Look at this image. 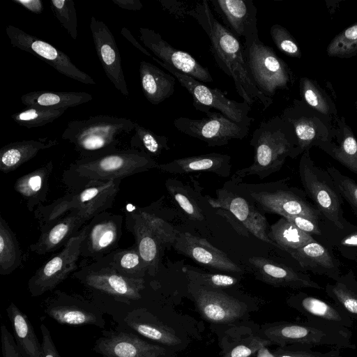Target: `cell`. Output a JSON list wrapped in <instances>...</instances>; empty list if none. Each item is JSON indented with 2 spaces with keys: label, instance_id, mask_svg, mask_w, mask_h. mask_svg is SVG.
I'll list each match as a JSON object with an SVG mask.
<instances>
[{
  "label": "cell",
  "instance_id": "obj_16",
  "mask_svg": "<svg viewBox=\"0 0 357 357\" xmlns=\"http://www.w3.org/2000/svg\"><path fill=\"white\" fill-rule=\"evenodd\" d=\"M123 219L122 215L107 211L95 215L88 222L80 256L96 261L118 249Z\"/></svg>",
  "mask_w": 357,
  "mask_h": 357
},
{
  "label": "cell",
  "instance_id": "obj_40",
  "mask_svg": "<svg viewBox=\"0 0 357 357\" xmlns=\"http://www.w3.org/2000/svg\"><path fill=\"white\" fill-rule=\"evenodd\" d=\"M22 264V253L14 232L0 216V274L8 275Z\"/></svg>",
  "mask_w": 357,
  "mask_h": 357
},
{
  "label": "cell",
  "instance_id": "obj_28",
  "mask_svg": "<svg viewBox=\"0 0 357 357\" xmlns=\"http://www.w3.org/2000/svg\"><path fill=\"white\" fill-rule=\"evenodd\" d=\"M124 322L141 337L158 342L167 348L181 345V339L176 331L162 323L144 308H137L128 313Z\"/></svg>",
  "mask_w": 357,
  "mask_h": 357
},
{
  "label": "cell",
  "instance_id": "obj_55",
  "mask_svg": "<svg viewBox=\"0 0 357 357\" xmlns=\"http://www.w3.org/2000/svg\"><path fill=\"white\" fill-rule=\"evenodd\" d=\"M161 8L175 19L183 21L190 17L192 6L187 1L179 0H158Z\"/></svg>",
  "mask_w": 357,
  "mask_h": 357
},
{
  "label": "cell",
  "instance_id": "obj_18",
  "mask_svg": "<svg viewBox=\"0 0 357 357\" xmlns=\"http://www.w3.org/2000/svg\"><path fill=\"white\" fill-rule=\"evenodd\" d=\"M206 199L213 208L229 213L233 220H236L258 239L278 248L268 238L266 218L255 204L225 188L216 190L215 198L206 195Z\"/></svg>",
  "mask_w": 357,
  "mask_h": 357
},
{
  "label": "cell",
  "instance_id": "obj_36",
  "mask_svg": "<svg viewBox=\"0 0 357 357\" xmlns=\"http://www.w3.org/2000/svg\"><path fill=\"white\" fill-rule=\"evenodd\" d=\"M93 96L86 92L35 91L21 96L22 102L26 107L52 109H68L88 102Z\"/></svg>",
  "mask_w": 357,
  "mask_h": 357
},
{
  "label": "cell",
  "instance_id": "obj_5",
  "mask_svg": "<svg viewBox=\"0 0 357 357\" xmlns=\"http://www.w3.org/2000/svg\"><path fill=\"white\" fill-rule=\"evenodd\" d=\"M261 336L283 347L303 344L355 349L350 329L307 319L305 322L279 321L261 326Z\"/></svg>",
  "mask_w": 357,
  "mask_h": 357
},
{
  "label": "cell",
  "instance_id": "obj_56",
  "mask_svg": "<svg viewBox=\"0 0 357 357\" xmlns=\"http://www.w3.org/2000/svg\"><path fill=\"white\" fill-rule=\"evenodd\" d=\"M1 342L3 357H23L16 342L6 325L1 326Z\"/></svg>",
  "mask_w": 357,
  "mask_h": 357
},
{
  "label": "cell",
  "instance_id": "obj_62",
  "mask_svg": "<svg viewBox=\"0 0 357 357\" xmlns=\"http://www.w3.org/2000/svg\"><path fill=\"white\" fill-rule=\"evenodd\" d=\"M320 357H347L342 354L340 349H333L327 352L322 353Z\"/></svg>",
  "mask_w": 357,
  "mask_h": 357
},
{
  "label": "cell",
  "instance_id": "obj_51",
  "mask_svg": "<svg viewBox=\"0 0 357 357\" xmlns=\"http://www.w3.org/2000/svg\"><path fill=\"white\" fill-rule=\"evenodd\" d=\"M326 170L331 176L340 194L357 216V183L333 166L327 167Z\"/></svg>",
  "mask_w": 357,
  "mask_h": 357
},
{
  "label": "cell",
  "instance_id": "obj_3",
  "mask_svg": "<svg viewBox=\"0 0 357 357\" xmlns=\"http://www.w3.org/2000/svg\"><path fill=\"white\" fill-rule=\"evenodd\" d=\"M292 126L281 117L275 116L260 123L254 130L250 145L255 156L252 165L236 171L232 176L239 181L254 175L264 178L278 172L287 157H295L297 140Z\"/></svg>",
  "mask_w": 357,
  "mask_h": 357
},
{
  "label": "cell",
  "instance_id": "obj_26",
  "mask_svg": "<svg viewBox=\"0 0 357 357\" xmlns=\"http://www.w3.org/2000/svg\"><path fill=\"white\" fill-rule=\"evenodd\" d=\"M287 302L289 307L297 310L306 319H314L349 329L354 326V321L337 305L305 292L300 291L291 295Z\"/></svg>",
  "mask_w": 357,
  "mask_h": 357
},
{
  "label": "cell",
  "instance_id": "obj_17",
  "mask_svg": "<svg viewBox=\"0 0 357 357\" xmlns=\"http://www.w3.org/2000/svg\"><path fill=\"white\" fill-rule=\"evenodd\" d=\"M188 290L202 317L214 324H231L248 312L244 302L219 289L190 282Z\"/></svg>",
  "mask_w": 357,
  "mask_h": 357
},
{
  "label": "cell",
  "instance_id": "obj_44",
  "mask_svg": "<svg viewBox=\"0 0 357 357\" xmlns=\"http://www.w3.org/2000/svg\"><path fill=\"white\" fill-rule=\"evenodd\" d=\"M66 109L43 108L26 107L25 109L11 115V118L18 125L27 128L43 126L59 118Z\"/></svg>",
  "mask_w": 357,
  "mask_h": 357
},
{
  "label": "cell",
  "instance_id": "obj_21",
  "mask_svg": "<svg viewBox=\"0 0 357 357\" xmlns=\"http://www.w3.org/2000/svg\"><path fill=\"white\" fill-rule=\"evenodd\" d=\"M89 27L96 54L105 75L114 87L126 98H128L129 91L121 55L112 33L103 22L94 16L91 17Z\"/></svg>",
  "mask_w": 357,
  "mask_h": 357
},
{
  "label": "cell",
  "instance_id": "obj_23",
  "mask_svg": "<svg viewBox=\"0 0 357 357\" xmlns=\"http://www.w3.org/2000/svg\"><path fill=\"white\" fill-rule=\"evenodd\" d=\"M223 25L237 38L244 42L259 37L257 8L252 0H211Z\"/></svg>",
  "mask_w": 357,
  "mask_h": 357
},
{
  "label": "cell",
  "instance_id": "obj_31",
  "mask_svg": "<svg viewBox=\"0 0 357 357\" xmlns=\"http://www.w3.org/2000/svg\"><path fill=\"white\" fill-rule=\"evenodd\" d=\"M53 167L52 161H49L16 180L14 189L25 200L30 212H33L37 207L45 205Z\"/></svg>",
  "mask_w": 357,
  "mask_h": 357
},
{
  "label": "cell",
  "instance_id": "obj_13",
  "mask_svg": "<svg viewBox=\"0 0 357 357\" xmlns=\"http://www.w3.org/2000/svg\"><path fill=\"white\" fill-rule=\"evenodd\" d=\"M273 187L271 190L249 192L250 199L258 208L281 217L300 215L320 222L322 216L319 211L307 199L304 190L289 187L283 181Z\"/></svg>",
  "mask_w": 357,
  "mask_h": 357
},
{
  "label": "cell",
  "instance_id": "obj_38",
  "mask_svg": "<svg viewBox=\"0 0 357 357\" xmlns=\"http://www.w3.org/2000/svg\"><path fill=\"white\" fill-rule=\"evenodd\" d=\"M268 236L279 249L289 254L315 240L284 217L271 226Z\"/></svg>",
  "mask_w": 357,
  "mask_h": 357
},
{
  "label": "cell",
  "instance_id": "obj_64",
  "mask_svg": "<svg viewBox=\"0 0 357 357\" xmlns=\"http://www.w3.org/2000/svg\"><path fill=\"white\" fill-rule=\"evenodd\" d=\"M356 111H357V101L356 102Z\"/></svg>",
  "mask_w": 357,
  "mask_h": 357
},
{
  "label": "cell",
  "instance_id": "obj_52",
  "mask_svg": "<svg viewBox=\"0 0 357 357\" xmlns=\"http://www.w3.org/2000/svg\"><path fill=\"white\" fill-rule=\"evenodd\" d=\"M300 89L302 97L310 106L324 114L330 112L328 99L314 81L302 77L300 81Z\"/></svg>",
  "mask_w": 357,
  "mask_h": 357
},
{
  "label": "cell",
  "instance_id": "obj_32",
  "mask_svg": "<svg viewBox=\"0 0 357 357\" xmlns=\"http://www.w3.org/2000/svg\"><path fill=\"white\" fill-rule=\"evenodd\" d=\"M141 86L147 100L158 105L172 96L176 79L156 66L142 61L139 68Z\"/></svg>",
  "mask_w": 357,
  "mask_h": 357
},
{
  "label": "cell",
  "instance_id": "obj_12",
  "mask_svg": "<svg viewBox=\"0 0 357 357\" xmlns=\"http://www.w3.org/2000/svg\"><path fill=\"white\" fill-rule=\"evenodd\" d=\"M173 124L180 132L205 142L208 146H221L231 139H243L250 130L249 126L236 123L222 113L213 111L201 119L178 117Z\"/></svg>",
  "mask_w": 357,
  "mask_h": 357
},
{
  "label": "cell",
  "instance_id": "obj_19",
  "mask_svg": "<svg viewBox=\"0 0 357 357\" xmlns=\"http://www.w3.org/2000/svg\"><path fill=\"white\" fill-rule=\"evenodd\" d=\"M93 350L102 357H175L168 348L123 331L103 332L96 341Z\"/></svg>",
  "mask_w": 357,
  "mask_h": 357
},
{
  "label": "cell",
  "instance_id": "obj_9",
  "mask_svg": "<svg viewBox=\"0 0 357 357\" xmlns=\"http://www.w3.org/2000/svg\"><path fill=\"white\" fill-rule=\"evenodd\" d=\"M153 60L173 75L189 92L192 98L193 106L197 110L206 114L213 108L236 123L250 126L254 119L249 116L251 106L246 102L231 100L220 89L207 86L194 77L183 74L162 63L156 57Z\"/></svg>",
  "mask_w": 357,
  "mask_h": 357
},
{
  "label": "cell",
  "instance_id": "obj_10",
  "mask_svg": "<svg viewBox=\"0 0 357 357\" xmlns=\"http://www.w3.org/2000/svg\"><path fill=\"white\" fill-rule=\"evenodd\" d=\"M87 287L113 297L116 301L130 304L142 298L145 280L124 275L109 266L94 261L82 266L73 275Z\"/></svg>",
  "mask_w": 357,
  "mask_h": 357
},
{
  "label": "cell",
  "instance_id": "obj_34",
  "mask_svg": "<svg viewBox=\"0 0 357 357\" xmlns=\"http://www.w3.org/2000/svg\"><path fill=\"white\" fill-rule=\"evenodd\" d=\"M6 310L15 341L23 357H42V344L27 315L14 303H11Z\"/></svg>",
  "mask_w": 357,
  "mask_h": 357
},
{
  "label": "cell",
  "instance_id": "obj_24",
  "mask_svg": "<svg viewBox=\"0 0 357 357\" xmlns=\"http://www.w3.org/2000/svg\"><path fill=\"white\" fill-rule=\"evenodd\" d=\"M173 246L178 252L202 265L225 272L243 273L227 254L188 232L177 231Z\"/></svg>",
  "mask_w": 357,
  "mask_h": 357
},
{
  "label": "cell",
  "instance_id": "obj_35",
  "mask_svg": "<svg viewBox=\"0 0 357 357\" xmlns=\"http://www.w3.org/2000/svg\"><path fill=\"white\" fill-rule=\"evenodd\" d=\"M319 227L321 235L318 237L323 241L324 245L357 264V225L348 221L343 229H339L322 217Z\"/></svg>",
  "mask_w": 357,
  "mask_h": 357
},
{
  "label": "cell",
  "instance_id": "obj_11",
  "mask_svg": "<svg viewBox=\"0 0 357 357\" xmlns=\"http://www.w3.org/2000/svg\"><path fill=\"white\" fill-rule=\"evenodd\" d=\"M87 230L85 225L62 250L42 265L28 281L31 296L37 297L52 291L77 268L80 248Z\"/></svg>",
  "mask_w": 357,
  "mask_h": 357
},
{
  "label": "cell",
  "instance_id": "obj_49",
  "mask_svg": "<svg viewBox=\"0 0 357 357\" xmlns=\"http://www.w3.org/2000/svg\"><path fill=\"white\" fill-rule=\"evenodd\" d=\"M52 10L59 23L67 31L71 38H77V17L73 0H52Z\"/></svg>",
  "mask_w": 357,
  "mask_h": 357
},
{
  "label": "cell",
  "instance_id": "obj_22",
  "mask_svg": "<svg viewBox=\"0 0 357 357\" xmlns=\"http://www.w3.org/2000/svg\"><path fill=\"white\" fill-rule=\"evenodd\" d=\"M255 277L268 284L294 289L310 288L323 290L305 271L261 257L248 259Z\"/></svg>",
  "mask_w": 357,
  "mask_h": 357
},
{
  "label": "cell",
  "instance_id": "obj_54",
  "mask_svg": "<svg viewBox=\"0 0 357 357\" xmlns=\"http://www.w3.org/2000/svg\"><path fill=\"white\" fill-rule=\"evenodd\" d=\"M273 354V357H320L322 354L312 350L311 347L303 344L279 347Z\"/></svg>",
  "mask_w": 357,
  "mask_h": 357
},
{
  "label": "cell",
  "instance_id": "obj_48",
  "mask_svg": "<svg viewBox=\"0 0 357 357\" xmlns=\"http://www.w3.org/2000/svg\"><path fill=\"white\" fill-rule=\"evenodd\" d=\"M133 213L158 238L164 247L174 245L177 231L165 220L142 208L134 209Z\"/></svg>",
  "mask_w": 357,
  "mask_h": 357
},
{
  "label": "cell",
  "instance_id": "obj_29",
  "mask_svg": "<svg viewBox=\"0 0 357 357\" xmlns=\"http://www.w3.org/2000/svg\"><path fill=\"white\" fill-rule=\"evenodd\" d=\"M230 161L229 155L212 153L174 159L167 163L159 164L158 169L174 174L206 172L227 177L231 172Z\"/></svg>",
  "mask_w": 357,
  "mask_h": 357
},
{
  "label": "cell",
  "instance_id": "obj_61",
  "mask_svg": "<svg viewBox=\"0 0 357 357\" xmlns=\"http://www.w3.org/2000/svg\"><path fill=\"white\" fill-rule=\"evenodd\" d=\"M114 3L121 8L132 10L138 11L140 10L143 6L139 0H112Z\"/></svg>",
  "mask_w": 357,
  "mask_h": 357
},
{
  "label": "cell",
  "instance_id": "obj_57",
  "mask_svg": "<svg viewBox=\"0 0 357 357\" xmlns=\"http://www.w3.org/2000/svg\"><path fill=\"white\" fill-rule=\"evenodd\" d=\"M284 218L301 231L312 236L321 235L319 222L300 215H287Z\"/></svg>",
  "mask_w": 357,
  "mask_h": 357
},
{
  "label": "cell",
  "instance_id": "obj_4",
  "mask_svg": "<svg viewBox=\"0 0 357 357\" xmlns=\"http://www.w3.org/2000/svg\"><path fill=\"white\" fill-rule=\"evenodd\" d=\"M134 123L129 119L109 115L73 120L61 138L73 145L79 158L98 156L119 150L123 138L134 130Z\"/></svg>",
  "mask_w": 357,
  "mask_h": 357
},
{
  "label": "cell",
  "instance_id": "obj_53",
  "mask_svg": "<svg viewBox=\"0 0 357 357\" xmlns=\"http://www.w3.org/2000/svg\"><path fill=\"white\" fill-rule=\"evenodd\" d=\"M270 34L280 52L290 57H301L298 43L286 28L278 24H273L271 27Z\"/></svg>",
  "mask_w": 357,
  "mask_h": 357
},
{
  "label": "cell",
  "instance_id": "obj_20",
  "mask_svg": "<svg viewBox=\"0 0 357 357\" xmlns=\"http://www.w3.org/2000/svg\"><path fill=\"white\" fill-rule=\"evenodd\" d=\"M139 31V38L143 45L162 63L201 82H213V77L208 68L203 66L193 56L174 48L163 39L160 33L153 29L140 27Z\"/></svg>",
  "mask_w": 357,
  "mask_h": 357
},
{
  "label": "cell",
  "instance_id": "obj_45",
  "mask_svg": "<svg viewBox=\"0 0 357 357\" xmlns=\"http://www.w3.org/2000/svg\"><path fill=\"white\" fill-rule=\"evenodd\" d=\"M168 179L166 182L167 189L177 202L181 208L189 219L195 221H203L205 216L203 211L182 183Z\"/></svg>",
  "mask_w": 357,
  "mask_h": 357
},
{
  "label": "cell",
  "instance_id": "obj_39",
  "mask_svg": "<svg viewBox=\"0 0 357 357\" xmlns=\"http://www.w3.org/2000/svg\"><path fill=\"white\" fill-rule=\"evenodd\" d=\"M96 262L109 266L132 278H144L147 268L135 245L126 249H116Z\"/></svg>",
  "mask_w": 357,
  "mask_h": 357
},
{
  "label": "cell",
  "instance_id": "obj_25",
  "mask_svg": "<svg viewBox=\"0 0 357 357\" xmlns=\"http://www.w3.org/2000/svg\"><path fill=\"white\" fill-rule=\"evenodd\" d=\"M93 218L77 210L68 213L42 231L37 241L29 245L30 250L40 255L54 252L63 248Z\"/></svg>",
  "mask_w": 357,
  "mask_h": 357
},
{
  "label": "cell",
  "instance_id": "obj_2",
  "mask_svg": "<svg viewBox=\"0 0 357 357\" xmlns=\"http://www.w3.org/2000/svg\"><path fill=\"white\" fill-rule=\"evenodd\" d=\"M158 163L147 154L132 149L79 158L64 170L62 182L68 190L93 183L123 179L133 174L158 169Z\"/></svg>",
  "mask_w": 357,
  "mask_h": 357
},
{
  "label": "cell",
  "instance_id": "obj_47",
  "mask_svg": "<svg viewBox=\"0 0 357 357\" xmlns=\"http://www.w3.org/2000/svg\"><path fill=\"white\" fill-rule=\"evenodd\" d=\"M190 282L213 289L228 288L236 285L238 280L231 275L205 273L186 266L183 268Z\"/></svg>",
  "mask_w": 357,
  "mask_h": 357
},
{
  "label": "cell",
  "instance_id": "obj_37",
  "mask_svg": "<svg viewBox=\"0 0 357 357\" xmlns=\"http://www.w3.org/2000/svg\"><path fill=\"white\" fill-rule=\"evenodd\" d=\"M324 291L354 322H357V276L352 270L342 274L333 283H328Z\"/></svg>",
  "mask_w": 357,
  "mask_h": 357
},
{
  "label": "cell",
  "instance_id": "obj_59",
  "mask_svg": "<svg viewBox=\"0 0 357 357\" xmlns=\"http://www.w3.org/2000/svg\"><path fill=\"white\" fill-rule=\"evenodd\" d=\"M13 1L35 14H40L43 10V3L41 0H13Z\"/></svg>",
  "mask_w": 357,
  "mask_h": 357
},
{
  "label": "cell",
  "instance_id": "obj_42",
  "mask_svg": "<svg viewBox=\"0 0 357 357\" xmlns=\"http://www.w3.org/2000/svg\"><path fill=\"white\" fill-rule=\"evenodd\" d=\"M281 118L288 121L294 128L297 140L295 157L307 151L315 142H319L317 145L323 142L319 136L317 126L311 119L298 116L291 108H287Z\"/></svg>",
  "mask_w": 357,
  "mask_h": 357
},
{
  "label": "cell",
  "instance_id": "obj_15",
  "mask_svg": "<svg viewBox=\"0 0 357 357\" xmlns=\"http://www.w3.org/2000/svg\"><path fill=\"white\" fill-rule=\"evenodd\" d=\"M42 307L47 316L61 325L105 326L102 311L79 296L56 291L43 301Z\"/></svg>",
  "mask_w": 357,
  "mask_h": 357
},
{
  "label": "cell",
  "instance_id": "obj_33",
  "mask_svg": "<svg viewBox=\"0 0 357 357\" xmlns=\"http://www.w3.org/2000/svg\"><path fill=\"white\" fill-rule=\"evenodd\" d=\"M58 144L56 139L41 137L6 144L0 149V170L5 174L13 172L34 158L40 151Z\"/></svg>",
  "mask_w": 357,
  "mask_h": 357
},
{
  "label": "cell",
  "instance_id": "obj_1",
  "mask_svg": "<svg viewBox=\"0 0 357 357\" xmlns=\"http://www.w3.org/2000/svg\"><path fill=\"white\" fill-rule=\"evenodd\" d=\"M207 35L210 52L218 67L233 80L235 89L243 101L252 106L255 103L267 109L273 103L255 84L249 75L244 57V47L213 15L207 0L195 2L190 11Z\"/></svg>",
  "mask_w": 357,
  "mask_h": 357
},
{
  "label": "cell",
  "instance_id": "obj_46",
  "mask_svg": "<svg viewBox=\"0 0 357 357\" xmlns=\"http://www.w3.org/2000/svg\"><path fill=\"white\" fill-rule=\"evenodd\" d=\"M329 56L350 58L357 54V22L338 33L328 44Z\"/></svg>",
  "mask_w": 357,
  "mask_h": 357
},
{
  "label": "cell",
  "instance_id": "obj_30",
  "mask_svg": "<svg viewBox=\"0 0 357 357\" xmlns=\"http://www.w3.org/2000/svg\"><path fill=\"white\" fill-rule=\"evenodd\" d=\"M126 225L134 236L135 245L146 265L147 273L154 276L158 270L161 251L165 247L135 213H126Z\"/></svg>",
  "mask_w": 357,
  "mask_h": 357
},
{
  "label": "cell",
  "instance_id": "obj_50",
  "mask_svg": "<svg viewBox=\"0 0 357 357\" xmlns=\"http://www.w3.org/2000/svg\"><path fill=\"white\" fill-rule=\"evenodd\" d=\"M271 344V341L261 335H250L227 348L222 357H252L262 347Z\"/></svg>",
  "mask_w": 357,
  "mask_h": 357
},
{
  "label": "cell",
  "instance_id": "obj_63",
  "mask_svg": "<svg viewBox=\"0 0 357 357\" xmlns=\"http://www.w3.org/2000/svg\"><path fill=\"white\" fill-rule=\"evenodd\" d=\"M257 357H273V354L267 347H264L257 353Z\"/></svg>",
  "mask_w": 357,
  "mask_h": 357
},
{
  "label": "cell",
  "instance_id": "obj_6",
  "mask_svg": "<svg viewBox=\"0 0 357 357\" xmlns=\"http://www.w3.org/2000/svg\"><path fill=\"white\" fill-rule=\"evenodd\" d=\"M121 179L93 183L73 190L51 204L37 207L33 211L40 231L63 217L77 210L93 217L110 208L119 190Z\"/></svg>",
  "mask_w": 357,
  "mask_h": 357
},
{
  "label": "cell",
  "instance_id": "obj_60",
  "mask_svg": "<svg viewBox=\"0 0 357 357\" xmlns=\"http://www.w3.org/2000/svg\"><path fill=\"white\" fill-rule=\"evenodd\" d=\"M121 35L128 40L134 47H135L137 50L142 52L145 55L151 57L153 60L155 56H153L148 50H146L137 40L132 35L130 30L123 26L121 29Z\"/></svg>",
  "mask_w": 357,
  "mask_h": 357
},
{
  "label": "cell",
  "instance_id": "obj_14",
  "mask_svg": "<svg viewBox=\"0 0 357 357\" xmlns=\"http://www.w3.org/2000/svg\"><path fill=\"white\" fill-rule=\"evenodd\" d=\"M10 44L44 61L57 72L84 84H96L95 80L79 70L69 56L49 43L13 25L6 26Z\"/></svg>",
  "mask_w": 357,
  "mask_h": 357
},
{
  "label": "cell",
  "instance_id": "obj_8",
  "mask_svg": "<svg viewBox=\"0 0 357 357\" xmlns=\"http://www.w3.org/2000/svg\"><path fill=\"white\" fill-rule=\"evenodd\" d=\"M244 57L250 77L256 86L271 98L279 89H286L292 75L287 64L259 37L244 42Z\"/></svg>",
  "mask_w": 357,
  "mask_h": 357
},
{
  "label": "cell",
  "instance_id": "obj_58",
  "mask_svg": "<svg viewBox=\"0 0 357 357\" xmlns=\"http://www.w3.org/2000/svg\"><path fill=\"white\" fill-rule=\"evenodd\" d=\"M40 329L42 334V357H62L53 342L47 327L44 324H41Z\"/></svg>",
  "mask_w": 357,
  "mask_h": 357
},
{
  "label": "cell",
  "instance_id": "obj_41",
  "mask_svg": "<svg viewBox=\"0 0 357 357\" xmlns=\"http://www.w3.org/2000/svg\"><path fill=\"white\" fill-rule=\"evenodd\" d=\"M318 146L349 171L357 174V140L349 126L346 125L343 127L337 145L326 142Z\"/></svg>",
  "mask_w": 357,
  "mask_h": 357
},
{
  "label": "cell",
  "instance_id": "obj_27",
  "mask_svg": "<svg viewBox=\"0 0 357 357\" xmlns=\"http://www.w3.org/2000/svg\"><path fill=\"white\" fill-rule=\"evenodd\" d=\"M289 255L305 271L326 276L334 281L342 274L341 262L332 250L316 239Z\"/></svg>",
  "mask_w": 357,
  "mask_h": 357
},
{
  "label": "cell",
  "instance_id": "obj_43",
  "mask_svg": "<svg viewBox=\"0 0 357 357\" xmlns=\"http://www.w3.org/2000/svg\"><path fill=\"white\" fill-rule=\"evenodd\" d=\"M134 134L130 138V149L143 152L151 158L159 156L163 151L169 150L168 138L158 135L135 122Z\"/></svg>",
  "mask_w": 357,
  "mask_h": 357
},
{
  "label": "cell",
  "instance_id": "obj_7",
  "mask_svg": "<svg viewBox=\"0 0 357 357\" xmlns=\"http://www.w3.org/2000/svg\"><path fill=\"white\" fill-rule=\"evenodd\" d=\"M298 172L305 194L321 216L337 228L343 229L348 222L343 216V198L327 170L317 166L311 159L309 150L301 156Z\"/></svg>",
  "mask_w": 357,
  "mask_h": 357
}]
</instances>
